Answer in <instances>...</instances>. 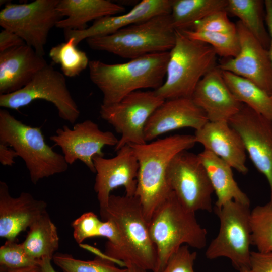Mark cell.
I'll return each mask as SVG.
<instances>
[{"instance_id":"7402d4cb","label":"cell","mask_w":272,"mask_h":272,"mask_svg":"<svg viewBox=\"0 0 272 272\" xmlns=\"http://www.w3.org/2000/svg\"><path fill=\"white\" fill-rule=\"evenodd\" d=\"M47 64L43 56L26 44L0 52V95L23 88Z\"/></svg>"},{"instance_id":"ba28073f","label":"cell","mask_w":272,"mask_h":272,"mask_svg":"<svg viewBox=\"0 0 272 272\" xmlns=\"http://www.w3.org/2000/svg\"><path fill=\"white\" fill-rule=\"evenodd\" d=\"M219 219V230L207 247L205 256L210 260L225 257L237 270L250 268L252 245L250 205L230 201L215 207Z\"/></svg>"},{"instance_id":"8d00e7d4","label":"cell","mask_w":272,"mask_h":272,"mask_svg":"<svg viewBox=\"0 0 272 272\" xmlns=\"http://www.w3.org/2000/svg\"><path fill=\"white\" fill-rule=\"evenodd\" d=\"M250 268L254 272H272V251H251Z\"/></svg>"},{"instance_id":"ab89813d","label":"cell","mask_w":272,"mask_h":272,"mask_svg":"<svg viewBox=\"0 0 272 272\" xmlns=\"http://www.w3.org/2000/svg\"><path fill=\"white\" fill-rule=\"evenodd\" d=\"M265 9V23L268 28V31L270 36V44L268 49L272 64V1H264Z\"/></svg>"},{"instance_id":"7a4b0ae2","label":"cell","mask_w":272,"mask_h":272,"mask_svg":"<svg viewBox=\"0 0 272 272\" xmlns=\"http://www.w3.org/2000/svg\"><path fill=\"white\" fill-rule=\"evenodd\" d=\"M196 143L194 135L174 134L142 145H129L139 163L135 196L149 223L155 211L171 193L167 172L172 159Z\"/></svg>"},{"instance_id":"5bb4252c","label":"cell","mask_w":272,"mask_h":272,"mask_svg":"<svg viewBox=\"0 0 272 272\" xmlns=\"http://www.w3.org/2000/svg\"><path fill=\"white\" fill-rule=\"evenodd\" d=\"M228 122L241 137L255 167L266 178L272 200V120L243 104Z\"/></svg>"},{"instance_id":"836d02e7","label":"cell","mask_w":272,"mask_h":272,"mask_svg":"<svg viewBox=\"0 0 272 272\" xmlns=\"http://www.w3.org/2000/svg\"><path fill=\"white\" fill-rule=\"evenodd\" d=\"M226 10L216 11L196 22L191 30L195 31L236 34V24L228 18Z\"/></svg>"},{"instance_id":"ee69618b","label":"cell","mask_w":272,"mask_h":272,"mask_svg":"<svg viewBox=\"0 0 272 272\" xmlns=\"http://www.w3.org/2000/svg\"><path fill=\"white\" fill-rule=\"evenodd\" d=\"M239 272H254L250 268H243L239 270Z\"/></svg>"},{"instance_id":"7bdbcfd3","label":"cell","mask_w":272,"mask_h":272,"mask_svg":"<svg viewBox=\"0 0 272 272\" xmlns=\"http://www.w3.org/2000/svg\"><path fill=\"white\" fill-rule=\"evenodd\" d=\"M125 266L128 269L129 272H147V270L131 263H125Z\"/></svg>"},{"instance_id":"4316f807","label":"cell","mask_w":272,"mask_h":272,"mask_svg":"<svg viewBox=\"0 0 272 272\" xmlns=\"http://www.w3.org/2000/svg\"><path fill=\"white\" fill-rule=\"evenodd\" d=\"M223 79L235 97L241 103L272 120V96L252 82L227 71Z\"/></svg>"},{"instance_id":"4dcf8cb0","label":"cell","mask_w":272,"mask_h":272,"mask_svg":"<svg viewBox=\"0 0 272 272\" xmlns=\"http://www.w3.org/2000/svg\"><path fill=\"white\" fill-rule=\"evenodd\" d=\"M52 260L63 272H129L127 268H120L113 260L101 256L93 260H84L67 253H57Z\"/></svg>"},{"instance_id":"60d3db41","label":"cell","mask_w":272,"mask_h":272,"mask_svg":"<svg viewBox=\"0 0 272 272\" xmlns=\"http://www.w3.org/2000/svg\"><path fill=\"white\" fill-rule=\"evenodd\" d=\"M0 272H42V271L40 265L17 268L0 265Z\"/></svg>"},{"instance_id":"5b68a950","label":"cell","mask_w":272,"mask_h":272,"mask_svg":"<svg viewBox=\"0 0 272 272\" xmlns=\"http://www.w3.org/2000/svg\"><path fill=\"white\" fill-rule=\"evenodd\" d=\"M175 30V42L169 51L165 79L154 90L164 100L191 98L200 80L217 65V55L211 46Z\"/></svg>"},{"instance_id":"cb8c5ba5","label":"cell","mask_w":272,"mask_h":272,"mask_svg":"<svg viewBox=\"0 0 272 272\" xmlns=\"http://www.w3.org/2000/svg\"><path fill=\"white\" fill-rule=\"evenodd\" d=\"M198 156L206 170L216 194L215 207L220 208L232 200L250 205L249 198L235 180L232 168L228 163L205 149Z\"/></svg>"},{"instance_id":"9a60e30c","label":"cell","mask_w":272,"mask_h":272,"mask_svg":"<svg viewBox=\"0 0 272 272\" xmlns=\"http://www.w3.org/2000/svg\"><path fill=\"white\" fill-rule=\"evenodd\" d=\"M240 51L217 67L246 79L272 96V64L268 50L238 20L236 23Z\"/></svg>"},{"instance_id":"f1b7e54d","label":"cell","mask_w":272,"mask_h":272,"mask_svg":"<svg viewBox=\"0 0 272 272\" xmlns=\"http://www.w3.org/2000/svg\"><path fill=\"white\" fill-rule=\"evenodd\" d=\"M73 38L51 48L49 56L55 63L60 65L63 74L74 77L88 66L89 61L86 53L79 49Z\"/></svg>"},{"instance_id":"30bf717a","label":"cell","mask_w":272,"mask_h":272,"mask_svg":"<svg viewBox=\"0 0 272 272\" xmlns=\"http://www.w3.org/2000/svg\"><path fill=\"white\" fill-rule=\"evenodd\" d=\"M36 100L52 103L58 116L74 124L80 112L67 87L64 75L47 64L40 70L23 88L0 95V106L18 110Z\"/></svg>"},{"instance_id":"277c9868","label":"cell","mask_w":272,"mask_h":272,"mask_svg":"<svg viewBox=\"0 0 272 272\" xmlns=\"http://www.w3.org/2000/svg\"><path fill=\"white\" fill-rule=\"evenodd\" d=\"M149 229L157 251L154 272H160L182 246L200 250L207 245V230L199 224L195 213L183 206L172 191L154 213Z\"/></svg>"},{"instance_id":"6da1fadb","label":"cell","mask_w":272,"mask_h":272,"mask_svg":"<svg viewBox=\"0 0 272 272\" xmlns=\"http://www.w3.org/2000/svg\"><path fill=\"white\" fill-rule=\"evenodd\" d=\"M100 214L102 221L110 220L114 223L120 238L119 247L105 252L104 255L124 266L129 262L154 272L156 248L138 197L111 194L107 207L100 210Z\"/></svg>"},{"instance_id":"83f0119b","label":"cell","mask_w":272,"mask_h":272,"mask_svg":"<svg viewBox=\"0 0 272 272\" xmlns=\"http://www.w3.org/2000/svg\"><path fill=\"white\" fill-rule=\"evenodd\" d=\"M228 0H173L171 17L175 30L191 29L210 14L226 10Z\"/></svg>"},{"instance_id":"f35d334b","label":"cell","mask_w":272,"mask_h":272,"mask_svg":"<svg viewBox=\"0 0 272 272\" xmlns=\"http://www.w3.org/2000/svg\"><path fill=\"white\" fill-rule=\"evenodd\" d=\"M18 157L16 152L11 147L0 143V162L4 166H12L15 159Z\"/></svg>"},{"instance_id":"d4e9b609","label":"cell","mask_w":272,"mask_h":272,"mask_svg":"<svg viewBox=\"0 0 272 272\" xmlns=\"http://www.w3.org/2000/svg\"><path fill=\"white\" fill-rule=\"evenodd\" d=\"M22 243L31 257L38 260L47 257L52 260L59 247V238L57 227L47 212L31 225Z\"/></svg>"},{"instance_id":"d6986e66","label":"cell","mask_w":272,"mask_h":272,"mask_svg":"<svg viewBox=\"0 0 272 272\" xmlns=\"http://www.w3.org/2000/svg\"><path fill=\"white\" fill-rule=\"evenodd\" d=\"M172 1L143 0L126 13L102 17L84 30H64L65 40L73 38L78 45L84 39L111 34L155 16L170 14Z\"/></svg>"},{"instance_id":"603a6c76","label":"cell","mask_w":272,"mask_h":272,"mask_svg":"<svg viewBox=\"0 0 272 272\" xmlns=\"http://www.w3.org/2000/svg\"><path fill=\"white\" fill-rule=\"evenodd\" d=\"M57 10L62 17L56 27L64 30H82L87 23L102 17L123 13L121 5L108 0H59Z\"/></svg>"},{"instance_id":"3957f363","label":"cell","mask_w":272,"mask_h":272,"mask_svg":"<svg viewBox=\"0 0 272 272\" xmlns=\"http://www.w3.org/2000/svg\"><path fill=\"white\" fill-rule=\"evenodd\" d=\"M169 51L147 54L120 63L89 61L91 81L103 95L102 105L119 102L142 89L159 88L164 83Z\"/></svg>"},{"instance_id":"ffe728a7","label":"cell","mask_w":272,"mask_h":272,"mask_svg":"<svg viewBox=\"0 0 272 272\" xmlns=\"http://www.w3.org/2000/svg\"><path fill=\"white\" fill-rule=\"evenodd\" d=\"M191 99L210 122L228 121L243 105L229 89L217 65L200 80Z\"/></svg>"},{"instance_id":"8fae6325","label":"cell","mask_w":272,"mask_h":272,"mask_svg":"<svg viewBox=\"0 0 272 272\" xmlns=\"http://www.w3.org/2000/svg\"><path fill=\"white\" fill-rule=\"evenodd\" d=\"M154 90L134 91L115 103L101 104V117L121 134L115 152L126 145L146 144L144 129L155 110L164 102Z\"/></svg>"},{"instance_id":"d6a6232c","label":"cell","mask_w":272,"mask_h":272,"mask_svg":"<svg viewBox=\"0 0 272 272\" xmlns=\"http://www.w3.org/2000/svg\"><path fill=\"white\" fill-rule=\"evenodd\" d=\"M41 260L30 256L22 243H18L16 240H6L0 247V265L12 268H22L39 265Z\"/></svg>"},{"instance_id":"484cf974","label":"cell","mask_w":272,"mask_h":272,"mask_svg":"<svg viewBox=\"0 0 272 272\" xmlns=\"http://www.w3.org/2000/svg\"><path fill=\"white\" fill-rule=\"evenodd\" d=\"M226 11L239 18L249 32L268 50L270 36L265 27L264 1L262 0H228Z\"/></svg>"},{"instance_id":"9c48e42d","label":"cell","mask_w":272,"mask_h":272,"mask_svg":"<svg viewBox=\"0 0 272 272\" xmlns=\"http://www.w3.org/2000/svg\"><path fill=\"white\" fill-rule=\"evenodd\" d=\"M59 1L9 3L0 11V25L15 33L43 56L49 32L62 18L57 8Z\"/></svg>"},{"instance_id":"b9f144b4","label":"cell","mask_w":272,"mask_h":272,"mask_svg":"<svg viewBox=\"0 0 272 272\" xmlns=\"http://www.w3.org/2000/svg\"><path fill=\"white\" fill-rule=\"evenodd\" d=\"M51 259L49 258H42L40 263V266L42 272H56L51 264Z\"/></svg>"},{"instance_id":"8992f818","label":"cell","mask_w":272,"mask_h":272,"mask_svg":"<svg viewBox=\"0 0 272 272\" xmlns=\"http://www.w3.org/2000/svg\"><path fill=\"white\" fill-rule=\"evenodd\" d=\"M175 31L170 14H165L111 34L86 40L93 50L133 59L147 54L170 51L175 44Z\"/></svg>"},{"instance_id":"4fadbf2b","label":"cell","mask_w":272,"mask_h":272,"mask_svg":"<svg viewBox=\"0 0 272 272\" xmlns=\"http://www.w3.org/2000/svg\"><path fill=\"white\" fill-rule=\"evenodd\" d=\"M49 139L60 148L68 164L80 160L93 173H95L93 158L104 156L102 148L106 146L115 147L119 140L113 132L101 130L91 120L78 123L72 129L64 125Z\"/></svg>"},{"instance_id":"2e32d148","label":"cell","mask_w":272,"mask_h":272,"mask_svg":"<svg viewBox=\"0 0 272 272\" xmlns=\"http://www.w3.org/2000/svg\"><path fill=\"white\" fill-rule=\"evenodd\" d=\"M116 152L111 158L96 156L93 159L96 173L94 189L100 210L107 207L110 192L118 187L123 186L127 196L135 194L139 166L133 149L126 145Z\"/></svg>"},{"instance_id":"e0dca14e","label":"cell","mask_w":272,"mask_h":272,"mask_svg":"<svg viewBox=\"0 0 272 272\" xmlns=\"http://www.w3.org/2000/svg\"><path fill=\"white\" fill-rule=\"evenodd\" d=\"M209 122L206 114L191 98L165 100L151 115L144 129L147 142L171 131L182 128L200 129Z\"/></svg>"},{"instance_id":"74e56055","label":"cell","mask_w":272,"mask_h":272,"mask_svg":"<svg viewBox=\"0 0 272 272\" xmlns=\"http://www.w3.org/2000/svg\"><path fill=\"white\" fill-rule=\"evenodd\" d=\"M25 44L22 39L10 30L3 29L0 33V52Z\"/></svg>"},{"instance_id":"d590c367","label":"cell","mask_w":272,"mask_h":272,"mask_svg":"<svg viewBox=\"0 0 272 272\" xmlns=\"http://www.w3.org/2000/svg\"><path fill=\"white\" fill-rule=\"evenodd\" d=\"M187 245L182 246L169 258L160 272H195L194 264L197 257L195 251H191Z\"/></svg>"},{"instance_id":"44dd1931","label":"cell","mask_w":272,"mask_h":272,"mask_svg":"<svg viewBox=\"0 0 272 272\" xmlns=\"http://www.w3.org/2000/svg\"><path fill=\"white\" fill-rule=\"evenodd\" d=\"M196 143L222 159L232 168L243 174L248 172L246 151L239 133L228 121L208 122L196 130Z\"/></svg>"},{"instance_id":"e575fe53","label":"cell","mask_w":272,"mask_h":272,"mask_svg":"<svg viewBox=\"0 0 272 272\" xmlns=\"http://www.w3.org/2000/svg\"><path fill=\"white\" fill-rule=\"evenodd\" d=\"M101 222L92 212H86L74 220L71 226L76 242L81 244L86 239L99 236Z\"/></svg>"},{"instance_id":"52a82bcc","label":"cell","mask_w":272,"mask_h":272,"mask_svg":"<svg viewBox=\"0 0 272 272\" xmlns=\"http://www.w3.org/2000/svg\"><path fill=\"white\" fill-rule=\"evenodd\" d=\"M0 143L13 148L23 160L34 184L67 170L63 155L46 143L40 127L24 124L5 109L0 110Z\"/></svg>"},{"instance_id":"7c38bea8","label":"cell","mask_w":272,"mask_h":272,"mask_svg":"<svg viewBox=\"0 0 272 272\" xmlns=\"http://www.w3.org/2000/svg\"><path fill=\"white\" fill-rule=\"evenodd\" d=\"M170 190L188 210L211 212L214 190L198 155L184 150L171 160L167 172Z\"/></svg>"},{"instance_id":"1f68e13d","label":"cell","mask_w":272,"mask_h":272,"mask_svg":"<svg viewBox=\"0 0 272 272\" xmlns=\"http://www.w3.org/2000/svg\"><path fill=\"white\" fill-rule=\"evenodd\" d=\"M181 31L192 39L209 44L217 55L224 58L234 57L239 52L240 43L237 33L227 34L191 29Z\"/></svg>"},{"instance_id":"ac0fdd59","label":"cell","mask_w":272,"mask_h":272,"mask_svg":"<svg viewBox=\"0 0 272 272\" xmlns=\"http://www.w3.org/2000/svg\"><path fill=\"white\" fill-rule=\"evenodd\" d=\"M47 207L45 201L35 198L28 192H22L13 197L7 184L0 181V237L7 240H16L20 232L47 212Z\"/></svg>"},{"instance_id":"f546056e","label":"cell","mask_w":272,"mask_h":272,"mask_svg":"<svg viewBox=\"0 0 272 272\" xmlns=\"http://www.w3.org/2000/svg\"><path fill=\"white\" fill-rule=\"evenodd\" d=\"M250 224L252 245L259 252L272 251V200L251 210Z\"/></svg>"}]
</instances>
